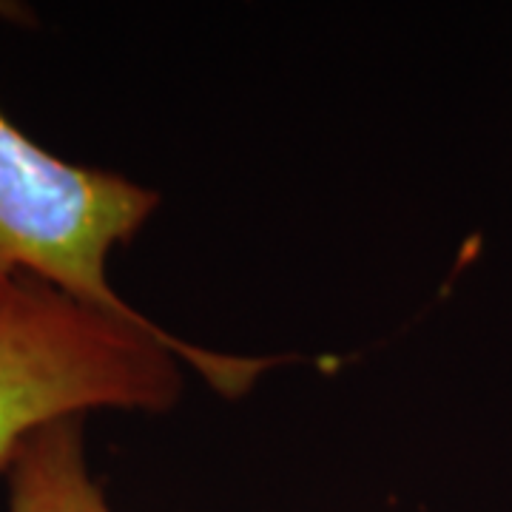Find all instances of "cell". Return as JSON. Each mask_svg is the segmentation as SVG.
<instances>
[{
  "mask_svg": "<svg viewBox=\"0 0 512 512\" xmlns=\"http://www.w3.org/2000/svg\"><path fill=\"white\" fill-rule=\"evenodd\" d=\"M177 359L237 399L285 359L225 356L157 325L89 308L35 276L0 279V470L26 436L89 410H168L180 396Z\"/></svg>",
  "mask_w": 512,
  "mask_h": 512,
  "instance_id": "1",
  "label": "cell"
},
{
  "mask_svg": "<svg viewBox=\"0 0 512 512\" xmlns=\"http://www.w3.org/2000/svg\"><path fill=\"white\" fill-rule=\"evenodd\" d=\"M0 15L18 6L0 3ZM157 205L151 188L49 154L0 111V279L35 276L89 308L154 325L117 296L106 265Z\"/></svg>",
  "mask_w": 512,
  "mask_h": 512,
  "instance_id": "2",
  "label": "cell"
},
{
  "mask_svg": "<svg viewBox=\"0 0 512 512\" xmlns=\"http://www.w3.org/2000/svg\"><path fill=\"white\" fill-rule=\"evenodd\" d=\"M6 512H111L83 450V416L57 419L26 436L6 464Z\"/></svg>",
  "mask_w": 512,
  "mask_h": 512,
  "instance_id": "3",
  "label": "cell"
}]
</instances>
